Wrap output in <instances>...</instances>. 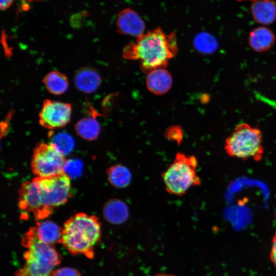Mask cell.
<instances>
[{
  "instance_id": "cell-20",
  "label": "cell",
  "mask_w": 276,
  "mask_h": 276,
  "mask_svg": "<svg viewBox=\"0 0 276 276\" xmlns=\"http://www.w3.org/2000/svg\"><path fill=\"white\" fill-rule=\"evenodd\" d=\"M194 46L200 53L210 54L216 50L217 42L213 36L208 33H203L196 37L194 40Z\"/></svg>"
},
{
  "instance_id": "cell-17",
  "label": "cell",
  "mask_w": 276,
  "mask_h": 276,
  "mask_svg": "<svg viewBox=\"0 0 276 276\" xmlns=\"http://www.w3.org/2000/svg\"><path fill=\"white\" fill-rule=\"evenodd\" d=\"M42 82L48 91L55 95L63 94L68 87L66 76L56 71L48 73L43 78Z\"/></svg>"
},
{
  "instance_id": "cell-3",
  "label": "cell",
  "mask_w": 276,
  "mask_h": 276,
  "mask_svg": "<svg viewBox=\"0 0 276 276\" xmlns=\"http://www.w3.org/2000/svg\"><path fill=\"white\" fill-rule=\"evenodd\" d=\"M21 245L26 248L23 254L24 266L15 276H52L55 268L61 263L62 257L54 245L40 241L35 226L30 228L22 237Z\"/></svg>"
},
{
  "instance_id": "cell-5",
  "label": "cell",
  "mask_w": 276,
  "mask_h": 276,
  "mask_svg": "<svg viewBox=\"0 0 276 276\" xmlns=\"http://www.w3.org/2000/svg\"><path fill=\"white\" fill-rule=\"evenodd\" d=\"M262 142V134L258 127L242 123L226 139L224 150L233 157L259 162L264 151Z\"/></svg>"
},
{
  "instance_id": "cell-16",
  "label": "cell",
  "mask_w": 276,
  "mask_h": 276,
  "mask_svg": "<svg viewBox=\"0 0 276 276\" xmlns=\"http://www.w3.org/2000/svg\"><path fill=\"white\" fill-rule=\"evenodd\" d=\"M35 227L37 235L42 242L51 245L61 243L62 228L55 222L46 220L37 223Z\"/></svg>"
},
{
  "instance_id": "cell-26",
  "label": "cell",
  "mask_w": 276,
  "mask_h": 276,
  "mask_svg": "<svg viewBox=\"0 0 276 276\" xmlns=\"http://www.w3.org/2000/svg\"><path fill=\"white\" fill-rule=\"evenodd\" d=\"M13 2V0H1V10H6L11 6Z\"/></svg>"
},
{
  "instance_id": "cell-22",
  "label": "cell",
  "mask_w": 276,
  "mask_h": 276,
  "mask_svg": "<svg viewBox=\"0 0 276 276\" xmlns=\"http://www.w3.org/2000/svg\"><path fill=\"white\" fill-rule=\"evenodd\" d=\"M82 170L81 162L78 160L65 161L63 167V172L70 178L75 177L80 174Z\"/></svg>"
},
{
  "instance_id": "cell-1",
  "label": "cell",
  "mask_w": 276,
  "mask_h": 276,
  "mask_svg": "<svg viewBox=\"0 0 276 276\" xmlns=\"http://www.w3.org/2000/svg\"><path fill=\"white\" fill-rule=\"evenodd\" d=\"M177 52L176 35L166 34L161 28L149 31L137 37L135 42L124 48V58L140 60L142 71L147 74L167 66L169 61Z\"/></svg>"
},
{
  "instance_id": "cell-25",
  "label": "cell",
  "mask_w": 276,
  "mask_h": 276,
  "mask_svg": "<svg viewBox=\"0 0 276 276\" xmlns=\"http://www.w3.org/2000/svg\"><path fill=\"white\" fill-rule=\"evenodd\" d=\"M270 258L276 267V232L272 239V245L270 254Z\"/></svg>"
},
{
  "instance_id": "cell-24",
  "label": "cell",
  "mask_w": 276,
  "mask_h": 276,
  "mask_svg": "<svg viewBox=\"0 0 276 276\" xmlns=\"http://www.w3.org/2000/svg\"><path fill=\"white\" fill-rule=\"evenodd\" d=\"M52 276H82V275L76 269L64 267L55 269Z\"/></svg>"
},
{
  "instance_id": "cell-8",
  "label": "cell",
  "mask_w": 276,
  "mask_h": 276,
  "mask_svg": "<svg viewBox=\"0 0 276 276\" xmlns=\"http://www.w3.org/2000/svg\"><path fill=\"white\" fill-rule=\"evenodd\" d=\"M72 112L71 104L45 100L39 113L40 124L48 129L59 128L70 121Z\"/></svg>"
},
{
  "instance_id": "cell-19",
  "label": "cell",
  "mask_w": 276,
  "mask_h": 276,
  "mask_svg": "<svg viewBox=\"0 0 276 276\" xmlns=\"http://www.w3.org/2000/svg\"><path fill=\"white\" fill-rule=\"evenodd\" d=\"M108 180L113 186L123 188L128 186L131 180L130 170L125 166L117 165L109 168L107 170Z\"/></svg>"
},
{
  "instance_id": "cell-15",
  "label": "cell",
  "mask_w": 276,
  "mask_h": 276,
  "mask_svg": "<svg viewBox=\"0 0 276 276\" xmlns=\"http://www.w3.org/2000/svg\"><path fill=\"white\" fill-rule=\"evenodd\" d=\"M103 213L109 222L118 224L126 221L129 216V210L127 204L123 201L112 199L105 203Z\"/></svg>"
},
{
  "instance_id": "cell-28",
  "label": "cell",
  "mask_w": 276,
  "mask_h": 276,
  "mask_svg": "<svg viewBox=\"0 0 276 276\" xmlns=\"http://www.w3.org/2000/svg\"><path fill=\"white\" fill-rule=\"evenodd\" d=\"M23 1L25 2H39V1H41L43 0H23Z\"/></svg>"
},
{
  "instance_id": "cell-9",
  "label": "cell",
  "mask_w": 276,
  "mask_h": 276,
  "mask_svg": "<svg viewBox=\"0 0 276 276\" xmlns=\"http://www.w3.org/2000/svg\"><path fill=\"white\" fill-rule=\"evenodd\" d=\"M18 206L24 214L32 213L37 221L48 217L40 202L34 179L21 185L19 192Z\"/></svg>"
},
{
  "instance_id": "cell-18",
  "label": "cell",
  "mask_w": 276,
  "mask_h": 276,
  "mask_svg": "<svg viewBox=\"0 0 276 276\" xmlns=\"http://www.w3.org/2000/svg\"><path fill=\"white\" fill-rule=\"evenodd\" d=\"M75 127L77 134L87 140L96 139L101 129L100 124L94 116L81 119L77 122Z\"/></svg>"
},
{
  "instance_id": "cell-13",
  "label": "cell",
  "mask_w": 276,
  "mask_h": 276,
  "mask_svg": "<svg viewBox=\"0 0 276 276\" xmlns=\"http://www.w3.org/2000/svg\"><path fill=\"white\" fill-rule=\"evenodd\" d=\"M250 10L254 20L258 23L269 25L276 18V4L271 0L254 2Z\"/></svg>"
},
{
  "instance_id": "cell-11",
  "label": "cell",
  "mask_w": 276,
  "mask_h": 276,
  "mask_svg": "<svg viewBox=\"0 0 276 276\" xmlns=\"http://www.w3.org/2000/svg\"><path fill=\"white\" fill-rule=\"evenodd\" d=\"M74 83L80 91L90 94L96 91L101 83L99 73L91 67H82L75 74Z\"/></svg>"
},
{
  "instance_id": "cell-14",
  "label": "cell",
  "mask_w": 276,
  "mask_h": 276,
  "mask_svg": "<svg viewBox=\"0 0 276 276\" xmlns=\"http://www.w3.org/2000/svg\"><path fill=\"white\" fill-rule=\"evenodd\" d=\"M250 47L258 52H263L269 50L275 41L273 33L265 27H260L251 31L249 35Z\"/></svg>"
},
{
  "instance_id": "cell-27",
  "label": "cell",
  "mask_w": 276,
  "mask_h": 276,
  "mask_svg": "<svg viewBox=\"0 0 276 276\" xmlns=\"http://www.w3.org/2000/svg\"><path fill=\"white\" fill-rule=\"evenodd\" d=\"M155 276H175L172 274H169V273H159L156 274Z\"/></svg>"
},
{
  "instance_id": "cell-10",
  "label": "cell",
  "mask_w": 276,
  "mask_h": 276,
  "mask_svg": "<svg viewBox=\"0 0 276 276\" xmlns=\"http://www.w3.org/2000/svg\"><path fill=\"white\" fill-rule=\"evenodd\" d=\"M116 26L119 33L137 37L144 34L145 29L142 19L135 11L129 8L125 9L119 13Z\"/></svg>"
},
{
  "instance_id": "cell-2",
  "label": "cell",
  "mask_w": 276,
  "mask_h": 276,
  "mask_svg": "<svg viewBox=\"0 0 276 276\" xmlns=\"http://www.w3.org/2000/svg\"><path fill=\"white\" fill-rule=\"evenodd\" d=\"M101 238L100 222L96 216L78 213L71 217L62 228L61 243L73 256L94 257V248Z\"/></svg>"
},
{
  "instance_id": "cell-4",
  "label": "cell",
  "mask_w": 276,
  "mask_h": 276,
  "mask_svg": "<svg viewBox=\"0 0 276 276\" xmlns=\"http://www.w3.org/2000/svg\"><path fill=\"white\" fill-rule=\"evenodd\" d=\"M198 161L194 155L177 153L172 163L162 174L168 193L171 195H183L192 186H199L201 180L196 170Z\"/></svg>"
},
{
  "instance_id": "cell-29",
  "label": "cell",
  "mask_w": 276,
  "mask_h": 276,
  "mask_svg": "<svg viewBox=\"0 0 276 276\" xmlns=\"http://www.w3.org/2000/svg\"><path fill=\"white\" fill-rule=\"evenodd\" d=\"M238 1H251L252 2H256V1H259V0H238Z\"/></svg>"
},
{
  "instance_id": "cell-12",
  "label": "cell",
  "mask_w": 276,
  "mask_h": 276,
  "mask_svg": "<svg viewBox=\"0 0 276 276\" xmlns=\"http://www.w3.org/2000/svg\"><path fill=\"white\" fill-rule=\"evenodd\" d=\"M171 75L164 68L154 70L148 73L146 85L148 89L156 95H162L171 88Z\"/></svg>"
},
{
  "instance_id": "cell-23",
  "label": "cell",
  "mask_w": 276,
  "mask_h": 276,
  "mask_svg": "<svg viewBox=\"0 0 276 276\" xmlns=\"http://www.w3.org/2000/svg\"><path fill=\"white\" fill-rule=\"evenodd\" d=\"M165 136L168 140L179 144L182 141L183 133L179 126L174 125L166 130Z\"/></svg>"
},
{
  "instance_id": "cell-6",
  "label": "cell",
  "mask_w": 276,
  "mask_h": 276,
  "mask_svg": "<svg viewBox=\"0 0 276 276\" xmlns=\"http://www.w3.org/2000/svg\"><path fill=\"white\" fill-rule=\"evenodd\" d=\"M35 180L41 204L49 217L54 209L65 203L71 195V178L64 172Z\"/></svg>"
},
{
  "instance_id": "cell-7",
  "label": "cell",
  "mask_w": 276,
  "mask_h": 276,
  "mask_svg": "<svg viewBox=\"0 0 276 276\" xmlns=\"http://www.w3.org/2000/svg\"><path fill=\"white\" fill-rule=\"evenodd\" d=\"M65 162L64 155L52 144L41 143L34 150L31 168L37 177H50L63 173Z\"/></svg>"
},
{
  "instance_id": "cell-21",
  "label": "cell",
  "mask_w": 276,
  "mask_h": 276,
  "mask_svg": "<svg viewBox=\"0 0 276 276\" xmlns=\"http://www.w3.org/2000/svg\"><path fill=\"white\" fill-rule=\"evenodd\" d=\"M51 143L63 155L70 153L73 150L74 145L72 137L68 133L63 132L55 134Z\"/></svg>"
}]
</instances>
